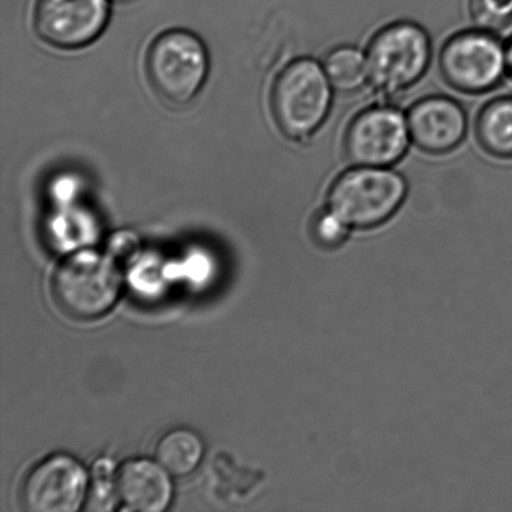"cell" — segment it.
<instances>
[{"label": "cell", "instance_id": "obj_3", "mask_svg": "<svg viewBox=\"0 0 512 512\" xmlns=\"http://www.w3.org/2000/svg\"><path fill=\"white\" fill-rule=\"evenodd\" d=\"M122 274L108 255L84 250L68 256L52 278L55 305L68 318L94 320L107 314L119 299Z\"/></svg>", "mask_w": 512, "mask_h": 512}, {"label": "cell", "instance_id": "obj_2", "mask_svg": "<svg viewBox=\"0 0 512 512\" xmlns=\"http://www.w3.org/2000/svg\"><path fill=\"white\" fill-rule=\"evenodd\" d=\"M144 69L159 100L169 107H185L197 98L208 78V50L189 30H167L149 45Z\"/></svg>", "mask_w": 512, "mask_h": 512}, {"label": "cell", "instance_id": "obj_15", "mask_svg": "<svg viewBox=\"0 0 512 512\" xmlns=\"http://www.w3.org/2000/svg\"><path fill=\"white\" fill-rule=\"evenodd\" d=\"M469 9L480 29L496 32L512 23V0H470Z\"/></svg>", "mask_w": 512, "mask_h": 512}, {"label": "cell", "instance_id": "obj_16", "mask_svg": "<svg viewBox=\"0 0 512 512\" xmlns=\"http://www.w3.org/2000/svg\"><path fill=\"white\" fill-rule=\"evenodd\" d=\"M350 228L326 207L315 215L311 224V233L316 243L326 249L338 248L349 237Z\"/></svg>", "mask_w": 512, "mask_h": 512}, {"label": "cell", "instance_id": "obj_13", "mask_svg": "<svg viewBox=\"0 0 512 512\" xmlns=\"http://www.w3.org/2000/svg\"><path fill=\"white\" fill-rule=\"evenodd\" d=\"M204 444L194 431L175 429L160 439L155 458L170 475L185 476L193 473L202 461Z\"/></svg>", "mask_w": 512, "mask_h": 512}, {"label": "cell", "instance_id": "obj_17", "mask_svg": "<svg viewBox=\"0 0 512 512\" xmlns=\"http://www.w3.org/2000/svg\"><path fill=\"white\" fill-rule=\"evenodd\" d=\"M506 65H508V74L512 79V35L508 42L505 43Z\"/></svg>", "mask_w": 512, "mask_h": 512}, {"label": "cell", "instance_id": "obj_14", "mask_svg": "<svg viewBox=\"0 0 512 512\" xmlns=\"http://www.w3.org/2000/svg\"><path fill=\"white\" fill-rule=\"evenodd\" d=\"M329 82L341 93H354L369 83L366 54L360 49L343 45L326 55L323 64Z\"/></svg>", "mask_w": 512, "mask_h": 512}, {"label": "cell", "instance_id": "obj_11", "mask_svg": "<svg viewBox=\"0 0 512 512\" xmlns=\"http://www.w3.org/2000/svg\"><path fill=\"white\" fill-rule=\"evenodd\" d=\"M115 486L119 499L129 510L162 512L172 503V479L158 461H127L118 471Z\"/></svg>", "mask_w": 512, "mask_h": 512}, {"label": "cell", "instance_id": "obj_5", "mask_svg": "<svg viewBox=\"0 0 512 512\" xmlns=\"http://www.w3.org/2000/svg\"><path fill=\"white\" fill-rule=\"evenodd\" d=\"M365 54L371 87L380 97L391 99L424 77L431 60V42L420 25L396 22L374 35Z\"/></svg>", "mask_w": 512, "mask_h": 512}, {"label": "cell", "instance_id": "obj_1", "mask_svg": "<svg viewBox=\"0 0 512 512\" xmlns=\"http://www.w3.org/2000/svg\"><path fill=\"white\" fill-rule=\"evenodd\" d=\"M333 90L316 60L301 58L286 65L270 92L271 117L280 133L295 143L308 142L329 117Z\"/></svg>", "mask_w": 512, "mask_h": 512}, {"label": "cell", "instance_id": "obj_6", "mask_svg": "<svg viewBox=\"0 0 512 512\" xmlns=\"http://www.w3.org/2000/svg\"><path fill=\"white\" fill-rule=\"evenodd\" d=\"M439 67L451 88L466 94L488 93L508 74L505 44L490 30L456 33L443 45Z\"/></svg>", "mask_w": 512, "mask_h": 512}, {"label": "cell", "instance_id": "obj_9", "mask_svg": "<svg viewBox=\"0 0 512 512\" xmlns=\"http://www.w3.org/2000/svg\"><path fill=\"white\" fill-rule=\"evenodd\" d=\"M89 479L82 463L55 454L29 471L22 488L24 509L30 512H75L88 494Z\"/></svg>", "mask_w": 512, "mask_h": 512}, {"label": "cell", "instance_id": "obj_8", "mask_svg": "<svg viewBox=\"0 0 512 512\" xmlns=\"http://www.w3.org/2000/svg\"><path fill=\"white\" fill-rule=\"evenodd\" d=\"M109 15L108 0H37L33 27L50 47L77 50L103 34Z\"/></svg>", "mask_w": 512, "mask_h": 512}, {"label": "cell", "instance_id": "obj_7", "mask_svg": "<svg viewBox=\"0 0 512 512\" xmlns=\"http://www.w3.org/2000/svg\"><path fill=\"white\" fill-rule=\"evenodd\" d=\"M408 118L390 104H379L351 120L344 137L346 157L356 167L389 168L408 152Z\"/></svg>", "mask_w": 512, "mask_h": 512}, {"label": "cell", "instance_id": "obj_10", "mask_svg": "<svg viewBox=\"0 0 512 512\" xmlns=\"http://www.w3.org/2000/svg\"><path fill=\"white\" fill-rule=\"evenodd\" d=\"M406 118L411 142L428 154L453 152L468 133V117L464 108L445 95L420 99L410 108Z\"/></svg>", "mask_w": 512, "mask_h": 512}, {"label": "cell", "instance_id": "obj_12", "mask_svg": "<svg viewBox=\"0 0 512 512\" xmlns=\"http://www.w3.org/2000/svg\"><path fill=\"white\" fill-rule=\"evenodd\" d=\"M480 147L498 159H512V95L491 100L480 110L475 124Z\"/></svg>", "mask_w": 512, "mask_h": 512}, {"label": "cell", "instance_id": "obj_4", "mask_svg": "<svg viewBox=\"0 0 512 512\" xmlns=\"http://www.w3.org/2000/svg\"><path fill=\"white\" fill-rule=\"evenodd\" d=\"M408 195V184L389 168L356 167L329 189L326 207L350 229H374L394 217Z\"/></svg>", "mask_w": 512, "mask_h": 512}]
</instances>
